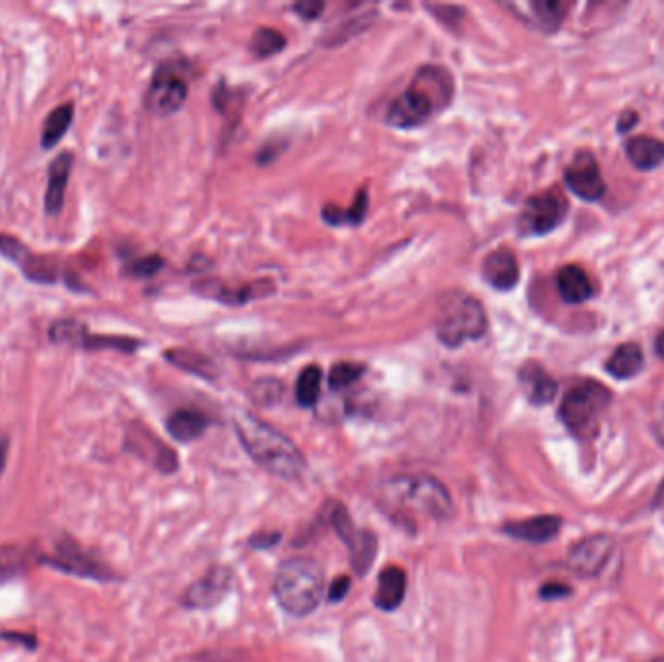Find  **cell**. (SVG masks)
Segmentation results:
<instances>
[{
  "mask_svg": "<svg viewBox=\"0 0 664 662\" xmlns=\"http://www.w3.org/2000/svg\"><path fill=\"white\" fill-rule=\"evenodd\" d=\"M406 571L398 565H388L379 575L378 590H375V607L383 612H395L405 602Z\"/></svg>",
  "mask_w": 664,
  "mask_h": 662,
  "instance_id": "obj_21",
  "label": "cell"
},
{
  "mask_svg": "<svg viewBox=\"0 0 664 662\" xmlns=\"http://www.w3.org/2000/svg\"><path fill=\"white\" fill-rule=\"evenodd\" d=\"M488 331V317L476 297L467 294H449L443 297L435 314L437 339L457 348L467 341L482 339Z\"/></svg>",
  "mask_w": 664,
  "mask_h": 662,
  "instance_id": "obj_5",
  "label": "cell"
},
{
  "mask_svg": "<svg viewBox=\"0 0 664 662\" xmlns=\"http://www.w3.org/2000/svg\"><path fill=\"white\" fill-rule=\"evenodd\" d=\"M51 341L56 344H68L74 348L82 349H119L125 354H130L139 348V341L125 339V336H103V334H90L86 327L73 319L53 322L49 331Z\"/></svg>",
  "mask_w": 664,
  "mask_h": 662,
  "instance_id": "obj_12",
  "label": "cell"
},
{
  "mask_svg": "<svg viewBox=\"0 0 664 662\" xmlns=\"http://www.w3.org/2000/svg\"><path fill=\"white\" fill-rule=\"evenodd\" d=\"M655 662H664V659H659V661H655Z\"/></svg>",
  "mask_w": 664,
  "mask_h": 662,
  "instance_id": "obj_44",
  "label": "cell"
},
{
  "mask_svg": "<svg viewBox=\"0 0 664 662\" xmlns=\"http://www.w3.org/2000/svg\"><path fill=\"white\" fill-rule=\"evenodd\" d=\"M612 393L592 379L572 386L563 396L560 418L563 425L579 440H589L599 432L600 420L609 410Z\"/></svg>",
  "mask_w": 664,
  "mask_h": 662,
  "instance_id": "obj_6",
  "label": "cell"
},
{
  "mask_svg": "<svg viewBox=\"0 0 664 662\" xmlns=\"http://www.w3.org/2000/svg\"><path fill=\"white\" fill-rule=\"evenodd\" d=\"M366 211H368V191H361L356 203L352 204V208L342 211L339 206H329L323 211V218L332 226H346V224L354 226L366 218Z\"/></svg>",
  "mask_w": 664,
  "mask_h": 662,
  "instance_id": "obj_29",
  "label": "cell"
},
{
  "mask_svg": "<svg viewBox=\"0 0 664 662\" xmlns=\"http://www.w3.org/2000/svg\"><path fill=\"white\" fill-rule=\"evenodd\" d=\"M452 84L442 68L427 66L416 74L412 84L391 103L388 125L398 129H412L432 119L437 111L451 100Z\"/></svg>",
  "mask_w": 664,
  "mask_h": 662,
  "instance_id": "obj_3",
  "label": "cell"
},
{
  "mask_svg": "<svg viewBox=\"0 0 664 662\" xmlns=\"http://www.w3.org/2000/svg\"><path fill=\"white\" fill-rule=\"evenodd\" d=\"M125 449L137 455L140 460L152 464L162 474H174L179 469V460L171 447L157 437L156 433L150 432L146 425L135 422L127 428L125 435Z\"/></svg>",
  "mask_w": 664,
  "mask_h": 662,
  "instance_id": "obj_9",
  "label": "cell"
},
{
  "mask_svg": "<svg viewBox=\"0 0 664 662\" xmlns=\"http://www.w3.org/2000/svg\"><path fill=\"white\" fill-rule=\"evenodd\" d=\"M614 538L610 534H595L573 544L567 552V568L583 577H595L609 563L614 552Z\"/></svg>",
  "mask_w": 664,
  "mask_h": 662,
  "instance_id": "obj_14",
  "label": "cell"
},
{
  "mask_svg": "<svg viewBox=\"0 0 664 662\" xmlns=\"http://www.w3.org/2000/svg\"><path fill=\"white\" fill-rule=\"evenodd\" d=\"M10 442L7 435H0V474L7 467V457H9Z\"/></svg>",
  "mask_w": 664,
  "mask_h": 662,
  "instance_id": "obj_40",
  "label": "cell"
},
{
  "mask_svg": "<svg viewBox=\"0 0 664 662\" xmlns=\"http://www.w3.org/2000/svg\"><path fill=\"white\" fill-rule=\"evenodd\" d=\"M164 267V260L152 255V257L140 258L129 267V275L137 278L154 277L159 268Z\"/></svg>",
  "mask_w": 664,
  "mask_h": 662,
  "instance_id": "obj_34",
  "label": "cell"
},
{
  "mask_svg": "<svg viewBox=\"0 0 664 662\" xmlns=\"http://www.w3.org/2000/svg\"><path fill=\"white\" fill-rule=\"evenodd\" d=\"M39 565H47L51 570L61 571L78 580L98 581V583H113L120 580L100 556L86 550L66 536L56 540L53 553L39 556Z\"/></svg>",
  "mask_w": 664,
  "mask_h": 662,
  "instance_id": "obj_7",
  "label": "cell"
},
{
  "mask_svg": "<svg viewBox=\"0 0 664 662\" xmlns=\"http://www.w3.org/2000/svg\"><path fill=\"white\" fill-rule=\"evenodd\" d=\"M627 160L641 171H651L664 162V142L653 137H636L626 142Z\"/></svg>",
  "mask_w": 664,
  "mask_h": 662,
  "instance_id": "obj_24",
  "label": "cell"
},
{
  "mask_svg": "<svg viewBox=\"0 0 664 662\" xmlns=\"http://www.w3.org/2000/svg\"><path fill=\"white\" fill-rule=\"evenodd\" d=\"M0 639H4V641H10V644L22 645V647H26V649H36L37 639L31 634H26V632H4V634H0Z\"/></svg>",
  "mask_w": 664,
  "mask_h": 662,
  "instance_id": "obj_38",
  "label": "cell"
},
{
  "mask_svg": "<svg viewBox=\"0 0 664 662\" xmlns=\"http://www.w3.org/2000/svg\"><path fill=\"white\" fill-rule=\"evenodd\" d=\"M321 368L319 366H307L302 369L297 383H295V400L297 405L304 406V408H311L317 405L319 395H321Z\"/></svg>",
  "mask_w": 664,
  "mask_h": 662,
  "instance_id": "obj_28",
  "label": "cell"
},
{
  "mask_svg": "<svg viewBox=\"0 0 664 662\" xmlns=\"http://www.w3.org/2000/svg\"><path fill=\"white\" fill-rule=\"evenodd\" d=\"M31 563H39V556L26 546H0V583L26 573Z\"/></svg>",
  "mask_w": 664,
  "mask_h": 662,
  "instance_id": "obj_26",
  "label": "cell"
},
{
  "mask_svg": "<svg viewBox=\"0 0 664 662\" xmlns=\"http://www.w3.org/2000/svg\"><path fill=\"white\" fill-rule=\"evenodd\" d=\"M323 2H299L295 4L294 10L302 18L314 20L319 18V14L323 12Z\"/></svg>",
  "mask_w": 664,
  "mask_h": 662,
  "instance_id": "obj_39",
  "label": "cell"
},
{
  "mask_svg": "<svg viewBox=\"0 0 664 662\" xmlns=\"http://www.w3.org/2000/svg\"><path fill=\"white\" fill-rule=\"evenodd\" d=\"M0 253L9 258V260H12V263H16L31 282L53 284V282H56V278H59L56 267L49 263V258L36 257L34 253H29L28 247H24L14 238L0 235Z\"/></svg>",
  "mask_w": 664,
  "mask_h": 662,
  "instance_id": "obj_16",
  "label": "cell"
},
{
  "mask_svg": "<svg viewBox=\"0 0 664 662\" xmlns=\"http://www.w3.org/2000/svg\"><path fill=\"white\" fill-rule=\"evenodd\" d=\"M567 201L560 191H546L528 199L521 214V230L528 235H545L562 224Z\"/></svg>",
  "mask_w": 664,
  "mask_h": 662,
  "instance_id": "obj_11",
  "label": "cell"
},
{
  "mask_svg": "<svg viewBox=\"0 0 664 662\" xmlns=\"http://www.w3.org/2000/svg\"><path fill=\"white\" fill-rule=\"evenodd\" d=\"M556 285H558V292L562 295L563 302L567 304H583L592 297L589 275L575 265L560 268L556 277Z\"/></svg>",
  "mask_w": 664,
  "mask_h": 662,
  "instance_id": "obj_22",
  "label": "cell"
},
{
  "mask_svg": "<svg viewBox=\"0 0 664 662\" xmlns=\"http://www.w3.org/2000/svg\"><path fill=\"white\" fill-rule=\"evenodd\" d=\"M363 375V368L358 364H352V361H341L331 369V375H329V383L332 389L341 391L344 386H350L352 383H356L358 379Z\"/></svg>",
  "mask_w": 664,
  "mask_h": 662,
  "instance_id": "obj_32",
  "label": "cell"
},
{
  "mask_svg": "<svg viewBox=\"0 0 664 662\" xmlns=\"http://www.w3.org/2000/svg\"><path fill=\"white\" fill-rule=\"evenodd\" d=\"M482 275L491 288L499 292L513 290L519 282V263L509 249H496L484 258Z\"/></svg>",
  "mask_w": 664,
  "mask_h": 662,
  "instance_id": "obj_18",
  "label": "cell"
},
{
  "mask_svg": "<svg viewBox=\"0 0 664 662\" xmlns=\"http://www.w3.org/2000/svg\"><path fill=\"white\" fill-rule=\"evenodd\" d=\"M653 506L655 507L664 506V480H663V484H661V486H659V489H656V496H655V499H653Z\"/></svg>",
  "mask_w": 664,
  "mask_h": 662,
  "instance_id": "obj_42",
  "label": "cell"
},
{
  "mask_svg": "<svg viewBox=\"0 0 664 662\" xmlns=\"http://www.w3.org/2000/svg\"><path fill=\"white\" fill-rule=\"evenodd\" d=\"M636 120H637L636 113H631V111H627V113H624V115H622V117H620L618 129L620 130L631 129V127H634V123H636Z\"/></svg>",
  "mask_w": 664,
  "mask_h": 662,
  "instance_id": "obj_41",
  "label": "cell"
},
{
  "mask_svg": "<svg viewBox=\"0 0 664 662\" xmlns=\"http://www.w3.org/2000/svg\"><path fill=\"white\" fill-rule=\"evenodd\" d=\"M167 359L174 361L179 368L193 371V373H199V375H206L208 378V373H210V366H206V361L201 356L191 354V352L174 349V352H167Z\"/></svg>",
  "mask_w": 664,
  "mask_h": 662,
  "instance_id": "obj_33",
  "label": "cell"
},
{
  "mask_svg": "<svg viewBox=\"0 0 664 662\" xmlns=\"http://www.w3.org/2000/svg\"><path fill=\"white\" fill-rule=\"evenodd\" d=\"M189 96V84L174 66H162L148 88L146 107L156 115H174L183 107Z\"/></svg>",
  "mask_w": 664,
  "mask_h": 662,
  "instance_id": "obj_10",
  "label": "cell"
},
{
  "mask_svg": "<svg viewBox=\"0 0 664 662\" xmlns=\"http://www.w3.org/2000/svg\"><path fill=\"white\" fill-rule=\"evenodd\" d=\"M352 589V581L348 575H341L336 580L332 581L331 589H329V602L336 604L342 602L344 598L348 597V593Z\"/></svg>",
  "mask_w": 664,
  "mask_h": 662,
  "instance_id": "obj_35",
  "label": "cell"
},
{
  "mask_svg": "<svg viewBox=\"0 0 664 662\" xmlns=\"http://www.w3.org/2000/svg\"><path fill=\"white\" fill-rule=\"evenodd\" d=\"M528 7L533 10V16L540 28L556 29L562 24L563 16H565V4L562 2L545 0V2H531Z\"/></svg>",
  "mask_w": 664,
  "mask_h": 662,
  "instance_id": "obj_30",
  "label": "cell"
},
{
  "mask_svg": "<svg viewBox=\"0 0 664 662\" xmlns=\"http://www.w3.org/2000/svg\"><path fill=\"white\" fill-rule=\"evenodd\" d=\"M519 381L531 405H550L558 393V383L553 381L552 375L535 361L526 364L525 368L521 369Z\"/></svg>",
  "mask_w": 664,
  "mask_h": 662,
  "instance_id": "obj_20",
  "label": "cell"
},
{
  "mask_svg": "<svg viewBox=\"0 0 664 662\" xmlns=\"http://www.w3.org/2000/svg\"><path fill=\"white\" fill-rule=\"evenodd\" d=\"M538 595L542 600H558V598H565L572 595V587L563 585V583H546L538 590Z\"/></svg>",
  "mask_w": 664,
  "mask_h": 662,
  "instance_id": "obj_37",
  "label": "cell"
},
{
  "mask_svg": "<svg viewBox=\"0 0 664 662\" xmlns=\"http://www.w3.org/2000/svg\"><path fill=\"white\" fill-rule=\"evenodd\" d=\"M74 156L71 152H63L56 156L47 174L46 212L49 216H56L63 211L65 204L66 184L73 171Z\"/></svg>",
  "mask_w": 664,
  "mask_h": 662,
  "instance_id": "obj_19",
  "label": "cell"
},
{
  "mask_svg": "<svg viewBox=\"0 0 664 662\" xmlns=\"http://www.w3.org/2000/svg\"><path fill=\"white\" fill-rule=\"evenodd\" d=\"M323 590V568L311 558H290L278 568L274 597L288 614L295 618L309 616L321 604Z\"/></svg>",
  "mask_w": 664,
  "mask_h": 662,
  "instance_id": "obj_4",
  "label": "cell"
},
{
  "mask_svg": "<svg viewBox=\"0 0 664 662\" xmlns=\"http://www.w3.org/2000/svg\"><path fill=\"white\" fill-rule=\"evenodd\" d=\"M385 504L388 513L397 523L406 524L408 531H414L410 513L430 517L434 521H445L452 515L451 496L439 480L430 474L418 476H398L388 482Z\"/></svg>",
  "mask_w": 664,
  "mask_h": 662,
  "instance_id": "obj_2",
  "label": "cell"
},
{
  "mask_svg": "<svg viewBox=\"0 0 664 662\" xmlns=\"http://www.w3.org/2000/svg\"><path fill=\"white\" fill-rule=\"evenodd\" d=\"M233 583V571L224 565H214L201 580L184 590L181 604L189 610H208L228 597Z\"/></svg>",
  "mask_w": 664,
  "mask_h": 662,
  "instance_id": "obj_13",
  "label": "cell"
},
{
  "mask_svg": "<svg viewBox=\"0 0 664 662\" xmlns=\"http://www.w3.org/2000/svg\"><path fill=\"white\" fill-rule=\"evenodd\" d=\"M562 517L538 515L503 524L501 531L508 534L509 538H515L521 543L545 544L558 536L562 531Z\"/></svg>",
  "mask_w": 664,
  "mask_h": 662,
  "instance_id": "obj_17",
  "label": "cell"
},
{
  "mask_svg": "<svg viewBox=\"0 0 664 662\" xmlns=\"http://www.w3.org/2000/svg\"><path fill=\"white\" fill-rule=\"evenodd\" d=\"M656 354L664 359V332H661V336L656 339Z\"/></svg>",
  "mask_w": 664,
  "mask_h": 662,
  "instance_id": "obj_43",
  "label": "cell"
},
{
  "mask_svg": "<svg viewBox=\"0 0 664 662\" xmlns=\"http://www.w3.org/2000/svg\"><path fill=\"white\" fill-rule=\"evenodd\" d=\"M286 46V37L282 36L278 29L260 28L253 36V51L258 56H272L280 53Z\"/></svg>",
  "mask_w": 664,
  "mask_h": 662,
  "instance_id": "obj_31",
  "label": "cell"
},
{
  "mask_svg": "<svg viewBox=\"0 0 664 662\" xmlns=\"http://www.w3.org/2000/svg\"><path fill=\"white\" fill-rule=\"evenodd\" d=\"M74 119L73 103H65V105H59L55 110L51 111L47 115L46 123H43V130H41V147L46 150L55 148L61 139L65 137L68 129H71V123Z\"/></svg>",
  "mask_w": 664,
  "mask_h": 662,
  "instance_id": "obj_27",
  "label": "cell"
},
{
  "mask_svg": "<svg viewBox=\"0 0 664 662\" xmlns=\"http://www.w3.org/2000/svg\"><path fill=\"white\" fill-rule=\"evenodd\" d=\"M327 521L332 526V531L341 538L344 546L350 552L352 570L363 577L368 575L375 556H378V538L375 534L368 529H360L358 524L352 521L350 513L346 511V507L342 506L341 501H332L327 506Z\"/></svg>",
  "mask_w": 664,
  "mask_h": 662,
  "instance_id": "obj_8",
  "label": "cell"
},
{
  "mask_svg": "<svg viewBox=\"0 0 664 662\" xmlns=\"http://www.w3.org/2000/svg\"><path fill=\"white\" fill-rule=\"evenodd\" d=\"M233 423L243 449L250 453L251 459L260 469L278 479L299 480L304 476L307 469L304 453L297 449V445L288 435L245 410L235 415Z\"/></svg>",
  "mask_w": 664,
  "mask_h": 662,
  "instance_id": "obj_1",
  "label": "cell"
},
{
  "mask_svg": "<svg viewBox=\"0 0 664 662\" xmlns=\"http://www.w3.org/2000/svg\"><path fill=\"white\" fill-rule=\"evenodd\" d=\"M606 371L614 379H631L643 369V349L636 342L622 344L606 361Z\"/></svg>",
  "mask_w": 664,
  "mask_h": 662,
  "instance_id": "obj_25",
  "label": "cell"
},
{
  "mask_svg": "<svg viewBox=\"0 0 664 662\" xmlns=\"http://www.w3.org/2000/svg\"><path fill=\"white\" fill-rule=\"evenodd\" d=\"M166 428L167 433L176 442L191 443L196 442L199 437H203L206 428H208V420L199 410L183 408V410H177L167 418Z\"/></svg>",
  "mask_w": 664,
  "mask_h": 662,
  "instance_id": "obj_23",
  "label": "cell"
},
{
  "mask_svg": "<svg viewBox=\"0 0 664 662\" xmlns=\"http://www.w3.org/2000/svg\"><path fill=\"white\" fill-rule=\"evenodd\" d=\"M280 540H282V534L280 533H258L251 536L247 546L253 548V550H270V548H274Z\"/></svg>",
  "mask_w": 664,
  "mask_h": 662,
  "instance_id": "obj_36",
  "label": "cell"
},
{
  "mask_svg": "<svg viewBox=\"0 0 664 662\" xmlns=\"http://www.w3.org/2000/svg\"><path fill=\"white\" fill-rule=\"evenodd\" d=\"M565 183L587 203H595L606 193V184L600 175L599 166L590 154H582L565 171Z\"/></svg>",
  "mask_w": 664,
  "mask_h": 662,
  "instance_id": "obj_15",
  "label": "cell"
}]
</instances>
